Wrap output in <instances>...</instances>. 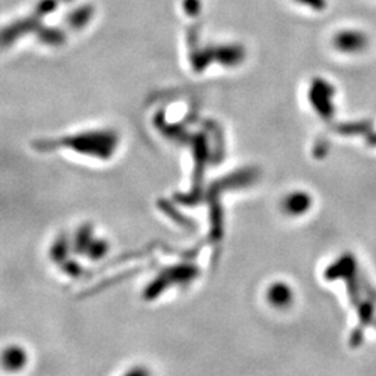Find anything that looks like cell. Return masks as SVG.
Returning a JSON list of instances; mask_svg holds the SVG:
<instances>
[{"instance_id": "1", "label": "cell", "mask_w": 376, "mask_h": 376, "mask_svg": "<svg viewBox=\"0 0 376 376\" xmlns=\"http://www.w3.org/2000/svg\"><path fill=\"white\" fill-rule=\"evenodd\" d=\"M57 2L59 0H41L31 16L23 19L21 21L15 23L13 26L5 30L3 44L9 45L30 32H37L41 28L42 17H46L48 15H50L57 8Z\"/></svg>"}, {"instance_id": "2", "label": "cell", "mask_w": 376, "mask_h": 376, "mask_svg": "<svg viewBox=\"0 0 376 376\" xmlns=\"http://www.w3.org/2000/svg\"><path fill=\"white\" fill-rule=\"evenodd\" d=\"M244 59V50L241 46H219V48H208L201 50L196 57H193V63L196 70H204L211 60H219L226 66H236Z\"/></svg>"}, {"instance_id": "3", "label": "cell", "mask_w": 376, "mask_h": 376, "mask_svg": "<svg viewBox=\"0 0 376 376\" xmlns=\"http://www.w3.org/2000/svg\"><path fill=\"white\" fill-rule=\"evenodd\" d=\"M37 37L41 42L50 45V46H59L62 44H64L66 41V34L59 30V28H48V27H41L37 31Z\"/></svg>"}, {"instance_id": "4", "label": "cell", "mask_w": 376, "mask_h": 376, "mask_svg": "<svg viewBox=\"0 0 376 376\" xmlns=\"http://www.w3.org/2000/svg\"><path fill=\"white\" fill-rule=\"evenodd\" d=\"M93 15V8L92 6H82L81 9L73 12L68 17V26L73 28H81L85 24H88V21L91 20Z\"/></svg>"}, {"instance_id": "5", "label": "cell", "mask_w": 376, "mask_h": 376, "mask_svg": "<svg viewBox=\"0 0 376 376\" xmlns=\"http://www.w3.org/2000/svg\"><path fill=\"white\" fill-rule=\"evenodd\" d=\"M24 351L17 347H10L5 351V364L12 369H17L24 364Z\"/></svg>"}, {"instance_id": "6", "label": "cell", "mask_w": 376, "mask_h": 376, "mask_svg": "<svg viewBox=\"0 0 376 376\" xmlns=\"http://www.w3.org/2000/svg\"><path fill=\"white\" fill-rule=\"evenodd\" d=\"M288 297H289V292H288L286 286H283V285H274L269 290V299L276 306H281V304L288 303L289 301Z\"/></svg>"}, {"instance_id": "7", "label": "cell", "mask_w": 376, "mask_h": 376, "mask_svg": "<svg viewBox=\"0 0 376 376\" xmlns=\"http://www.w3.org/2000/svg\"><path fill=\"white\" fill-rule=\"evenodd\" d=\"M106 248H108V245L105 244V241H89V251H91L89 255L93 259L102 258L106 252Z\"/></svg>"}, {"instance_id": "8", "label": "cell", "mask_w": 376, "mask_h": 376, "mask_svg": "<svg viewBox=\"0 0 376 376\" xmlns=\"http://www.w3.org/2000/svg\"><path fill=\"white\" fill-rule=\"evenodd\" d=\"M184 6H185V12L188 15H191V16H194V15H197L200 12V2H198V0H185Z\"/></svg>"}, {"instance_id": "9", "label": "cell", "mask_w": 376, "mask_h": 376, "mask_svg": "<svg viewBox=\"0 0 376 376\" xmlns=\"http://www.w3.org/2000/svg\"><path fill=\"white\" fill-rule=\"evenodd\" d=\"M299 2L310 8H314L317 10H321L322 8H325V0H299Z\"/></svg>"}]
</instances>
